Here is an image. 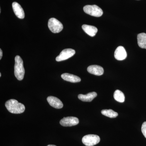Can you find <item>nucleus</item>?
I'll list each match as a JSON object with an SVG mask.
<instances>
[{
	"label": "nucleus",
	"instance_id": "nucleus-1",
	"mask_svg": "<svg viewBox=\"0 0 146 146\" xmlns=\"http://www.w3.org/2000/svg\"><path fill=\"white\" fill-rule=\"evenodd\" d=\"M5 105L7 110L13 114H21L23 113L25 110V107L23 104L14 99L7 101Z\"/></svg>",
	"mask_w": 146,
	"mask_h": 146
},
{
	"label": "nucleus",
	"instance_id": "nucleus-2",
	"mask_svg": "<svg viewBox=\"0 0 146 146\" xmlns=\"http://www.w3.org/2000/svg\"><path fill=\"white\" fill-rule=\"evenodd\" d=\"M14 65V74L17 79L23 80L25 76V70L23 59L19 56H16L15 58Z\"/></svg>",
	"mask_w": 146,
	"mask_h": 146
},
{
	"label": "nucleus",
	"instance_id": "nucleus-3",
	"mask_svg": "<svg viewBox=\"0 0 146 146\" xmlns=\"http://www.w3.org/2000/svg\"><path fill=\"white\" fill-rule=\"evenodd\" d=\"M84 12L95 17H99L103 14L102 9L96 5H87L84 7Z\"/></svg>",
	"mask_w": 146,
	"mask_h": 146
},
{
	"label": "nucleus",
	"instance_id": "nucleus-4",
	"mask_svg": "<svg viewBox=\"0 0 146 146\" xmlns=\"http://www.w3.org/2000/svg\"><path fill=\"white\" fill-rule=\"evenodd\" d=\"M48 27L50 30L55 33L60 32L63 28V24L55 18L49 19L48 23Z\"/></svg>",
	"mask_w": 146,
	"mask_h": 146
},
{
	"label": "nucleus",
	"instance_id": "nucleus-5",
	"mask_svg": "<svg viewBox=\"0 0 146 146\" xmlns=\"http://www.w3.org/2000/svg\"><path fill=\"white\" fill-rule=\"evenodd\" d=\"M100 141V137L98 135L89 134L84 136L82 142L86 146H93L98 143Z\"/></svg>",
	"mask_w": 146,
	"mask_h": 146
},
{
	"label": "nucleus",
	"instance_id": "nucleus-6",
	"mask_svg": "<svg viewBox=\"0 0 146 146\" xmlns=\"http://www.w3.org/2000/svg\"><path fill=\"white\" fill-rule=\"evenodd\" d=\"M75 50L72 49H65L62 51L60 54L56 58V60L58 62L63 61L72 57L75 54Z\"/></svg>",
	"mask_w": 146,
	"mask_h": 146
},
{
	"label": "nucleus",
	"instance_id": "nucleus-7",
	"mask_svg": "<svg viewBox=\"0 0 146 146\" xmlns=\"http://www.w3.org/2000/svg\"><path fill=\"white\" fill-rule=\"evenodd\" d=\"M79 121L78 118L74 117L63 118L60 120V124L64 127H71L78 124Z\"/></svg>",
	"mask_w": 146,
	"mask_h": 146
},
{
	"label": "nucleus",
	"instance_id": "nucleus-8",
	"mask_svg": "<svg viewBox=\"0 0 146 146\" xmlns=\"http://www.w3.org/2000/svg\"><path fill=\"white\" fill-rule=\"evenodd\" d=\"M114 56L117 60H122L126 58L127 54L124 48L122 46H119L115 50Z\"/></svg>",
	"mask_w": 146,
	"mask_h": 146
},
{
	"label": "nucleus",
	"instance_id": "nucleus-9",
	"mask_svg": "<svg viewBox=\"0 0 146 146\" xmlns=\"http://www.w3.org/2000/svg\"><path fill=\"white\" fill-rule=\"evenodd\" d=\"M47 100L50 105L54 108L60 109L63 107L62 102L56 97L49 96L47 98Z\"/></svg>",
	"mask_w": 146,
	"mask_h": 146
},
{
	"label": "nucleus",
	"instance_id": "nucleus-10",
	"mask_svg": "<svg viewBox=\"0 0 146 146\" xmlns=\"http://www.w3.org/2000/svg\"><path fill=\"white\" fill-rule=\"evenodd\" d=\"M12 8L14 13L18 18L23 19L25 17V12L21 5L16 2L12 3Z\"/></svg>",
	"mask_w": 146,
	"mask_h": 146
},
{
	"label": "nucleus",
	"instance_id": "nucleus-11",
	"mask_svg": "<svg viewBox=\"0 0 146 146\" xmlns=\"http://www.w3.org/2000/svg\"><path fill=\"white\" fill-rule=\"evenodd\" d=\"M87 71L90 74L96 76L102 75L104 72L102 67L98 65H90L87 68Z\"/></svg>",
	"mask_w": 146,
	"mask_h": 146
},
{
	"label": "nucleus",
	"instance_id": "nucleus-12",
	"mask_svg": "<svg viewBox=\"0 0 146 146\" xmlns=\"http://www.w3.org/2000/svg\"><path fill=\"white\" fill-rule=\"evenodd\" d=\"M61 77L65 81L70 82L73 83L80 82L81 81V79L80 78L77 76L74 75L72 74H68V73H64L62 74Z\"/></svg>",
	"mask_w": 146,
	"mask_h": 146
},
{
	"label": "nucleus",
	"instance_id": "nucleus-13",
	"mask_svg": "<svg viewBox=\"0 0 146 146\" xmlns=\"http://www.w3.org/2000/svg\"><path fill=\"white\" fill-rule=\"evenodd\" d=\"M97 94L96 92H92L88 93L86 95L79 94L78 96L79 99L83 102H91L97 97Z\"/></svg>",
	"mask_w": 146,
	"mask_h": 146
},
{
	"label": "nucleus",
	"instance_id": "nucleus-14",
	"mask_svg": "<svg viewBox=\"0 0 146 146\" xmlns=\"http://www.w3.org/2000/svg\"><path fill=\"white\" fill-rule=\"evenodd\" d=\"M82 29L86 34L91 36H95L98 31V29L96 27L89 25H83Z\"/></svg>",
	"mask_w": 146,
	"mask_h": 146
},
{
	"label": "nucleus",
	"instance_id": "nucleus-15",
	"mask_svg": "<svg viewBox=\"0 0 146 146\" xmlns=\"http://www.w3.org/2000/svg\"><path fill=\"white\" fill-rule=\"evenodd\" d=\"M138 44L139 46L142 48L146 49V34L145 33H140L137 36Z\"/></svg>",
	"mask_w": 146,
	"mask_h": 146
},
{
	"label": "nucleus",
	"instance_id": "nucleus-16",
	"mask_svg": "<svg viewBox=\"0 0 146 146\" xmlns=\"http://www.w3.org/2000/svg\"><path fill=\"white\" fill-rule=\"evenodd\" d=\"M114 98L117 101L121 103L123 102L125 99L123 93L119 90H117L115 91L114 94Z\"/></svg>",
	"mask_w": 146,
	"mask_h": 146
},
{
	"label": "nucleus",
	"instance_id": "nucleus-17",
	"mask_svg": "<svg viewBox=\"0 0 146 146\" xmlns=\"http://www.w3.org/2000/svg\"><path fill=\"white\" fill-rule=\"evenodd\" d=\"M101 113L103 115L111 118H116L118 115L117 112H115L111 109L103 110H102Z\"/></svg>",
	"mask_w": 146,
	"mask_h": 146
},
{
	"label": "nucleus",
	"instance_id": "nucleus-18",
	"mask_svg": "<svg viewBox=\"0 0 146 146\" xmlns=\"http://www.w3.org/2000/svg\"><path fill=\"white\" fill-rule=\"evenodd\" d=\"M141 131L144 136L146 138V122L143 123L141 127Z\"/></svg>",
	"mask_w": 146,
	"mask_h": 146
},
{
	"label": "nucleus",
	"instance_id": "nucleus-19",
	"mask_svg": "<svg viewBox=\"0 0 146 146\" xmlns=\"http://www.w3.org/2000/svg\"><path fill=\"white\" fill-rule=\"evenodd\" d=\"M3 56V52L2 50L0 49V59H1L2 58Z\"/></svg>",
	"mask_w": 146,
	"mask_h": 146
},
{
	"label": "nucleus",
	"instance_id": "nucleus-20",
	"mask_svg": "<svg viewBox=\"0 0 146 146\" xmlns=\"http://www.w3.org/2000/svg\"><path fill=\"white\" fill-rule=\"evenodd\" d=\"M47 146H56L54 145H48Z\"/></svg>",
	"mask_w": 146,
	"mask_h": 146
},
{
	"label": "nucleus",
	"instance_id": "nucleus-21",
	"mask_svg": "<svg viewBox=\"0 0 146 146\" xmlns=\"http://www.w3.org/2000/svg\"><path fill=\"white\" fill-rule=\"evenodd\" d=\"M0 76H1V73H0Z\"/></svg>",
	"mask_w": 146,
	"mask_h": 146
}]
</instances>
